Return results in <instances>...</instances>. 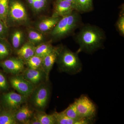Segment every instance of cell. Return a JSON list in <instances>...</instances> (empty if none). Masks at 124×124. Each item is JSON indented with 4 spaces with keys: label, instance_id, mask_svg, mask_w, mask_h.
<instances>
[{
    "label": "cell",
    "instance_id": "cell-1",
    "mask_svg": "<svg viewBox=\"0 0 124 124\" xmlns=\"http://www.w3.org/2000/svg\"><path fill=\"white\" fill-rule=\"evenodd\" d=\"M105 38L103 31L98 27L90 24L84 26L77 36L79 51L93 53L101 47Z\"/></svg>",
    "mask_w": 124,
    "mask_h": 124
},
{
    "label": "cell",
    "instance_id": "cell-2",
    "mask_svg": "<svg viewBox=\"0 0 124 124\" xmlns=\"http://www.w3.org/2000/svg\"><path fill=\"white\" fill-rule=\"evenodd\" d=\"M56 62L60 70L71 75L79 73L82 70V64L77 53L64 46H60Z\"/></svg>",
    "mask_w": 124,
    "mask_h": 124
},
{
    "label": "cell",
    "instance_id": "cell-3",
    "mask_svg": "<svg viewBox=\"0 0 124 124\" xmlns=\"http://www.w3.org/2000/svg\"><path fill=\"white\" fill-rule=\"evenodd\" d=\"M29 18L26 9L21 0H9L6 24L8 27L28 24Z\"/></svg>",
    "mask_w": 124,
    "mask_h": 124
},
{
    "label": "cell",
    "instance_id": "cell-4",
    "mask_svg": "<svg viewBox=\"0 0 124 124\" xmlns=\"http://www.w3.org/2000/svg\"><path fill=\"white\" fill-rule=\"evenodd\" d=\"M79 22V19L73 14L62 17L49 32L51 38L57 40L67 36L76 29Z\"/></svg>",
    "mask_w": 124,
    "mask_h": 124
},
{
    "label": "cell",
    "instance_id": "cell-5",
    "mask_svg": "<svg viewBox=\"0 0 124 124\" xmlns=\"http://www.w3.org/2000/svg\"><path fill=\"white\" fill-rule=\"evenodd\" d=\"M50 95V87L44 82L34 88L31 94V101L38 111H44L48 103Z\"/></svg>",
    "mask_w": 124,
    "mask_h": 124
},
{
    "label": "cell",
    "instance_id": "cell-6",
    "mask_svg": "<svg viewBox=\"0 0 124 124\" xmlns=\"http://www.w3.org/2000/svg\"><path fill=\"white\" fill-rule=\"evenodd\" d=\"M75 104L78 113L83 119L91 121L97 115V108L95 104L88 97L82 95L76 99Z\"/></svg>",
    "mask_w": 124,
    "mask_h": 124
},
{
    "label": "cell",
    "instance_id": "cell-7",
    "mask_svg": "<svg viewBox=\"0 0 124 124\" xmlns=\"http://www.w3.org/2000/svg\"><path fill=\"white\" fill-rule=\"evenodd\" d=\"M27 98L20 94L11 91L3 94L2 103L7 110L15 112L26 102Z\"/></svg>",
    "mask_w": 124,
    "mask_h": 124
},
{
    "label": "cell",
    "instance_id": "cell-8",
    "mask_svg": "<svg viewBox=\"0 0 124 124\" xmlns=\"http://www.w3.org/2000/svg\"><path fill=\"white\" fill-rule=\"evenodd\" d=\"M11 86L19 93L26 97L31 96L34 86L31 82L24 79L22 75H16L10 79Z\"/></svg>",
    "mask_w": 124,
    "mask_h": 124
},
{
    "label": "cell",
    "instance_id": "cell-9",
    "mask_svg": "<svg viewBox=\"0 0 124 124\" xmlns=\"http://www.w3.org/2000/svg\"><path fill=\"white\" fill-rule=\"evenodd\" d=\"M24 62L23 60L18 58H9L2 60L0 66L6 72L17 75L23 70Z\"/></svg>",
    "mask_w": 124,
    "mask_h": 124
},
{
    "label": "cell",
    "instance_id": "cell-10",
    "mask_svg": "<svg viewBox=\"0 0 124 124\" xmlns=\"http://www.w3.org/2000/svg\"><path fill=\"white\" fill-rule=\"evenodd\" d=\"M22 75L34 86L48 80L45 73L42 69H34L28 68L24 70Z\"/></svg>",
    "mask_w": 124,
    "mask_h": 124
},
{
    "label": "cell",
    "instance_id": "cell-11",
    "mask_svg": "<svg viewBox=\"0 0 124 124\" xmlns=\"http://www.w3.org/2000/svg\"><path fill=\"white\" fill-rule=\"evenodd\" d=\"M75 10H76L75 7L71 2L64 0H55L51 16L62 17Z\"/></svg>",
    "mask_w": 124,
    "mask_h": 124
},
{
    "label": "cell",
    "instance_id": "cell-12",
    "mask_svg": "<svg viewBox=\"0 0 124 124\" xmlns=\"http://www.w3.org/2000/svg\"><path fill=\"white\" fill-rule=\"evenodd\" d=\"M34 114L33 109L27 104H23L15 111V117L18 124H29Z\"/></svg>",
    "mask_w": 124,
    "mask_h": 124
},
{
    "label": "cell",
    "instance_id": "cell-13",
    "mask_svg": "<svg viewBox=\"0 0 124 124\" xmlns=\"http://www.w3.org/2000/svg\"><path fill=\"white\" fill-rule=\"evenodd\" d=\"M33 14L37 15L46 11L53 0H24Z\"/></svg>",
    "mask_w": 124,
    "mask_h": 124
},
{
    "label": "cell",
    "instance_id": "cell-14",
    "mask_svg": "<svg viewBox=\"0 0 124 124\" xmlns=\"http://www.w3.org/2000/svg\"><path fill=\"white\" fill-rule=\"evenodd\" d=\"M59 49L60 46L54 47L53 50L50 53L42 58L41 68L45 73L48 79L50 72L56 62Z\"/></svg>",
    "mask_w": 124,
    "mask_h": 124
},
{
    "label": "cell",
    "instance_id": "cell-15",
    "mask_svg": "<svg viewBox=\"0 0 124 124\" xmlns=\"http://www.w3.org/2000/svg\"><path fill=\"white\" fill-rule=\"evenodd\" d=\"M61 18L52 16L44 17L36 24V29L42 33H49Z\"/></svg>",
    "mask_w": 124,
    "mask_h": 124
},
{
    "label": "cell",
    "instance_id": "cell-16",
    "mask_svg": "<svg viewBox=\"0 0 124 124\" xmlns=\"http://www.w3.org/2000/svg\"><path fill=\"white\" fill-rule=\"evenodd\" d=\"M35 46L31 42L24 43L19 49L17 50L18 57L24 62L35 55Z\"/></svg>",
    "mask_w": 124,
    "mask_h": 124
},
{
    "label": "cell",
    "instance_id": "cell-17",
    "mask_svg": "<svg viewBox=\"0 0 124 124\" xmlns=\"http://www.w3.org/2000/svg\"><path fill=\"white\" fill-rule=\"evenodd\" d=\"M62 112L69 118L79 122L80 124H88L92 123L91 121L83 119L80 117L78 113L74 102L70 104L66 109Z\"/></svg>",
    "mask_w": 124,
    "mask_h": 124
},
{
    "label": "cell",
    "instance_id": "cell-18",
    "mask_svg": "<svg viewBox=\"0 0 124 124\" xmlns=\"http://www.w3.org/2000/svg\"><path fill=\"white\" fill-rule=\"evenodd\" d=\"M11 45L15 49H19L24 44L25 35L23 31L16 29L11 33L10 36Z\"/></svg>",
    "mask_w": 124,
    "mask_h": 124
},
{
    "label": "cell",
    "instance_id": "cell-19",
    "mask_svg": "<svg viewBox=\"0 0 124 124\" xmlns=\"http://www.w3.org/2000/svg\"><path fill=\"white\" fill-rule=\"evenodd\" d=\"M28 38L29 42L35 46L44 42L45 40V33L36 29H30L28 31Z\"/></svg>",
    "mask_w": 124,
    "mask_h": 124
},
{
    "label": "cell",
    "instance_id": "cell-20",
    "mask_svg": "<svg viewBox=\"0 0 124 124\" xmlns=\"http://www.w3.org/2000/svg\"><path fill=\"white\" fill-rule=\"evenodd\" d=\"M51 41L44 42L35 46V55L43 58L47 55L53 49L54 46L51 44Z\"/></svg>",
    "mask_w": 124,
    "mask_h": 124
},
{
    "label": "cell",
    "instance_id": "cell-21",
    "mask_svg": "<svg viewBox=\"0 0 124 124\" xmlns=\"http://www.w3.org/2000/svg\"><path fill=\"white\" fill-rule=\"evenodd\" d=\"M76 10L79 13H86L93 9V0H76Z\"/></svg>",
    "mask_w": 124,
    "mask_h": 124
},
{
    "label": "cell",
    "instance_id": "cell-22",
    "mask_svg": "<svg viewBox=\"0 0 124 124\" xmlns=\"http://www.w3.org/2000/svg\"><path fill=\"white\" fill-rule=\"evenodd\" d=\"M14 112L7 110L0 112V124H18L15 117Z\"/></svg>",
    "mask_w": 124,
    "mask_h": 124
},
{
    "label": "cell",
    "instance_id": "cell-23",
    "mask_svg": "<svg viewBox=\"0 0 124 124\" xmlns=\"http://www.w3.org/2000/svg\"><path fill=\"white\" fill-rule=\"evenodd\" d=\"M55 124H80L79 122L70 119L67 116L62 112H54L53 113Z\"/></svg>",
    "mask_w": 124,
    "mask_h": 124
},
{
    "label": "cell",
    "instance_id": "cell-24",
    "mask_svg": "<svg viewBox=\"0 0 124 124\" xmlns=\"http://www.w3.org/2000/svg\"><path fill=\"white\" fill-rule=\"evenodd\" d=\"M11 46L6 39H0V61L6 59L11 53Z\"/></svg>",
    "mask_w": 124,
    "mask_h": 124
},
{
    "label": "cell",
    "instance_id": "cell-25",
    "mask_svg": "<svg viewBox=\"0 0 124 124\" xmlns=\"http://www.w3.org/2000/svg\"><path fill=\"white\" fill-rule=\"evenodd\" d=\"M41 124H55V121L53 114L49 115L44 111H38L34 113Z\"/></svg>",
    "mask_w": 124,
    "mask_h": 124
},
{
    "label": "cell",
    "instance_id": "cell-26",
    "mask_svg": "<svg viewBox=\"0 0 124 124\" xmlns=\"http://www.w3.org/2000/svg\"><path fill=\"white\" fill-rule=\"evenodd\" d=\"M42 58L34 55L25 62L28 68L39 69H42Z\"/></svg>",
    "mask_w": 124,
    "mask_h": 124
},
{
    "label": "cell",
    "instance_id": "cell-27",
    "mask_svg": "<svg viewBox=\"0 0 124 124\" xmlns=\"http://www.w3.org/2000/svg\"><path fill=\"white\" fill-rule=\"evenodd\" d=\"M9 0H0V19L6 24Z\"/></svg>",
    "mask_w": 124,
    "mask_h": 124
},
{
    "label": "cell",
    "instance_id": "cell-28",
    "mask_svg": "<svg viewBox=\"0 0 124 124\" xmlns=\"http://www.w3.org/2000/svg\"><path fill=\"white\" fill-rule=\"evenodd\" d=\"M124 8L122 6L119 16L116 23V28L120 34L124 36Z\"/></svg>",
    "mask_w": 124,
    "mask_h": 124
},
{
    "label": "cell",
    "instance_id": "cell-29",
    "mask_svg": "<svg viewBox=\"0 0 124 124\" xmlns=\"http://www.w3.org/2000/svg\"><path fill=\"white\" fill-rule=\"evenodd\" d=\"M8 28L6 23L0 20V39H6L8 32Z\"/></svg>",
    "mask_w": 124,
    "mask_h": 124
},
{
    "label": "cell",
    "instance_id": "cell-30",
    "mask_svg": "<svg viewBox=\"0 0 124 124\" xmlns=\"http://www.w3.org/2000/svg\"><path fill=\"white\" fill-rule=\"evenodd\" d=\"M8 88V84L5 77L0 72V91H5Z\"/></svg>",
    "mask_w": 124,
    "mask_h": 124
},
{
    "label": "cell",
    "instance_id": "cell-31",
    "mask_svg": "<svg viewBox=\"0 0 124 124\" xmlns=\"http://www.w3.org/2000/svg\"><path fill=\"white\" fill-rule=\"evenodd\" d=\"M29 124H41V123L37 118L36 117L34 114L33 116L30 119Z\"/></svg>",
    "mask_w": 124,
    "mask_h": 124
},
{
    "label": "cell",
    "instance_id": "cell-32",
    "mask_svg": "<svg viewBox=\"0 0 124 124\" xmlns=\"http://www.w3.org/2000/svg\"><path fill=\"white\" fill-rule=\"evenodd\" d=\"M64 0L66 1H68V2H71V3L73 5L75 6V7L76 10V0Z\"/></svg>",
    "mask_w": 124,
    "mask_h": 124
},
{
    "label": "cell",
    "instance_id": "cell-33",
    "mask_svg": "<svg viewBox=\"0 0 124 124\" xmlns=\"http://www.w3.org/2000/svg\"><path fill=\"white\" fill-rule=\"evenodd\" d=\"M0 20H1L0 19Z\"/></svg>",
    "mask_w": 124,
    "mask_h": 124
},
{
    "label": "cell",
    "instance_id": "cell-34",
    "mask_svg": "<svg viewBox=\"0 0 124 124\" xmlns=\"http://www.w3.org/2000/svg\"></svg>",
    "mask_w": 124,
    "mask_h": 124
}]
</instances>
